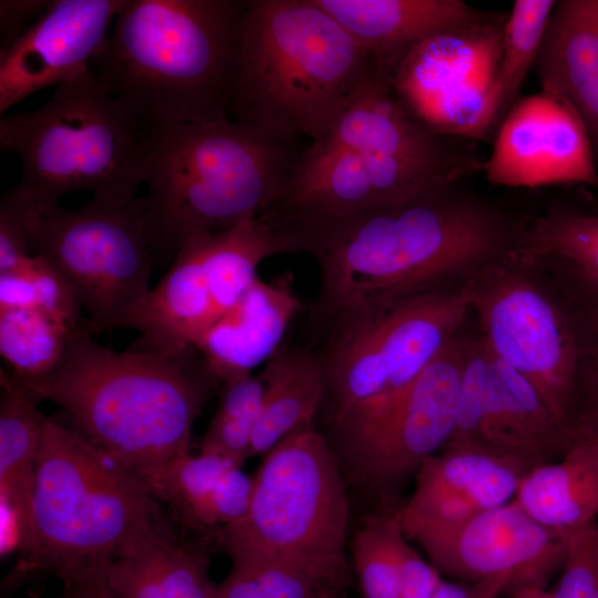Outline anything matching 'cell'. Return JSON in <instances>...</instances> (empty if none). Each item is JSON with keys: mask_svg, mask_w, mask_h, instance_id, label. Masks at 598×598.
I'll use <instances>...</instances> for the list:
<instances>
[{"mask_svg": "<svg viewBox=\"0 0 598 598\" xmlns=\"http://www.w3.org/2000/svg\"><path fill=\"white\" fill-rule=\"evenodd\" d=\"M247 0H126L93 60L151 128L228 118Z\"/></svg>", "mask_w": 598, "mask_h": 598, "instance_id": "3", "label": "cell"}, {"mask_svg": "<svg viewBox=\"0 0 598 598\" xmlns=\"http://www.w3.org/2000/svg\"><path fill=\"white\" fill-rule=\"evenodd\" d=\"M214 598H342L308 573L277 561L231 565Z\"/></svg>", "mask_w": 598, "mask_h": 598, "instance_id": "34", "label": "cell"}, {"mask_svg": "<svg viewBox=\"0 0 598 598\" xmlns=\"http://www.w3.org/2000/svg\"><path fill=\"white\" fill-rule=\"evenodd\" d=\"M14 378L33 400L62 408L75 431L142 484L189 454L194 422L216 384L193 347L115 351L82 324L50 371Z\"/></svg>", "mask_w": 598, "mask_h": 598, "instance_id": "2", "label": "cell"}, {"mask_svg": "<svg viewBox=\"0 0 598 598\" xmlns=\"http://www.w3.org/2000/svg\"><path fill=\"white\" fill-rule=\"evenodd\" d=\"M524 467L501 457L465 448H443L427 457L415 474V489L395 512L403 534L457 526L515 496Z\"/></svg>", "mask_w": 598, "mask_h": 598, "instance_id": "18", "label": "cell"}, {"mask_svg": "<svg viewBox=\"0 0 598 598\" xmlns=\"http://www.w3.org/2000/svg\"><path fill=\"white\" fill-rule=\"evenodd\" d=\"M126 0H51L48 9L0 51V113L90 68Z\"/></svg>", "mask_w": 598, "mask_h": 598, "instance_id": "17", "label": "cell"}, {"mask_svg": "<svg viewBox=\"0 0 598 598\" xmlns=\"http://www.w3.org/2000/svg\"><path fill=\"white\" fill-rule=\"evenodd\" d=\"M518 252L563 259L598 281V215L551 208L526 226Z\"/></svg>", "mask_w": 598, "mask_h": 598, "instance_id": "31", "label": "cell"}, {"mask_svg": "<svg viewBox=\"0 0 598 598\" xmlns=\"http://www.w3.org/2000/svg\"><path fill=\"white\" fill-rule=\"evenodd\" d=\"M432 565L458 581L511 576L509 592L544 587L563 567L564 530L533 519L514 499L448 528L416 534Z\"/></svg>", "mask_w": 598, "mask_h": 598, "instance_id": "15", "label": "cell"}, {"mask_svg": "<svg viewBox=\"0 0 598 598\" xmlns=\"http://www.w3.org/2000/svg\"><path fill=\"white\" fill-rule=\"evenodd\" d=\"M32 308L81 326L82 309L68 280L47 259L32 254L14 268L0 272V310Z\"/></svg>", "mask_w": 598, "mask_h": 598, "instance_id": "32", "label": "cell"}, {"mask_svg": "<svg viewBox=\"0 0 598 598\" xmlns=\"http://www.w3.org/2000/svg\"><path fill=\"white\" fill-rule=\"evenodd\" d=\"M487 359L488 348L484 339L468 347L460 386L456 422L443 448L475 451L482 416Z\"/></svg>", "mask_w": 598, "mask_h": 598, "instance_id": "36", "label": "cell"}, {"mask_svg": "<svg viewBox=\"0 0 598 598\" xmlns=\"http://www.w3.org/2000/svg\"><path fill=\"white\" fill-rule=\"evenodd\" d=\"M117 598H214L209 556L198 543L181 538L163 515L106 570Z\"/></svg>", "mask_w": 598, "mask_h": 598, "instance_id": "25", "label": "cell"}, {"mask_svg": "<svg viewBox=\"0 0 598 598\" xmlns=\"http://www.w3.org/2000/svg\"><path fill=\"white\" fill-rule=\"evenodd\" d=\"M555 0H515L503 30L501 62L489 93L488 123L494 138L503 120L520 99V87L535 66Z\"/></svg>", "mask_w": 598, "mask_h": 598, "instance_id": "29", "label": "cell"}, {"mask_svg": "<svg viewBox=\"0 0 598 598\" xmlns=\"http://www.w3.org/2000/svg\"><path fill=\"white\" fill-rule=\"evenodd\" d=\"M460 179L393 206L292 229L315 256L320 308L336 322L517 251L526 224Z\"/></svg>", "mask_w": 598, "mask_h": 598, "instance_id": "1", "label": "cell"}, {"mask_svg": "<svg viewBox=\"0 0 598 598\" xmlns=\"http://www.w3.org/2000/svg\"><path fill=\"white\" fill-rule=\"evenodd\" d=\"M260 377L265 392L249 457L264 455L290 434L313 425L327 389L323 363L300 349L279 348Z\"/></svg>", "mask_w": 598, "mask_h": 598, "instance_id": "27", "label": "cell"}, {"mask_svg": "<svg viewBox=\"0 0 598 598\" xmlns=\"http://www.w3.org/2000/svg\"><path fill=\"white\" fill-rule=\"evenodd\" d=\"M34 213L9 193L0 200V272L10 270L32 256L31 224Z\"/></svg>", "mask_w": 598, "mask_h": 598, "instance_id": "37", "label": "cell"}, {"mask_svg": "<svg viewBox=\"0 0 598 598\" xmlns=\"http://www.w3.org/2000/svg\"><path fill=\"white\" fill-rule=\"evenodd\" d=\"M359 42L374 66L391 76L421 42L485 24L502 14L462 0H315Z\"/></svg>", "mask_w": 598, "mask_h": 598, "instance_id": "19", "label": "cell"}, {"mask_svg": "<svg viewBox=\"0 0 598 598\" xmlns=\"http://www.w3.org/2000/svg\"><path fill=\"white\" fill-rule=\"evenodd\" d=\"M299 308L289 277L258 278L195 347L215 382L225 385L246 378L267 362Z\"/></svg>", "mask_w": 598, "mask_h": 598, "instance_id": "21", "label": "cell"}, {"mask_svg": "<svg viewBox=\"0 0 598 598\" xmlns=\"http://www.w3.org/2000/svg\"><path fill=\"white\" fill-rule=\"evenodd\" d=\"M452 181L432 167L310 143L271 209L287 227H302L393 206Z\"/></svg>", "mask_w": 598, "mask_h": 598, "instance_id": "13", "label": "cell"}, {"mask_svg": "<svg viewBox=\"0 0 598 598\" xmlns=\"http://www.w3.org/2000/svg\"><path fill=\"white\" fill-rule=\"evenodd\" d=\"M534 68L542 90L581 118L598 168V0L556 2Z\"/></svg>", "mask_w": 598, "mask_h": 598, "instance_id": "23", "label": "cell"}, {"mask_svg": "<svg viewBox=\"0 0 598 598\" xmlns=\"http://www.w3.org/2000/svg\"><path fill=\"white\" fill-rule=\"evenodd\" d=\"M468 290L492 353L530 383L575 442L576 348L563 317L537 288L519 278L505 277L485 289Z\"/></svg>", "mask_w": 598, "mask_h": 598, "instance_id": "12", "label": "cell"}, {"mask_svg": "<svg viewBox=\"0 0 598 598\" xmlns=\"http://www.w3.org/2000/svg\"><path fill=\"white\" fill-rule=\"evenodd\" d=\"M400 598H432L443 579L409 544L401 530L395 540Z\"/></svg>", "mask_w": 598, "mask_h": 598, "instance_id": "38", "label": "cell"}, {"mask_svg": "<svg viewBox=\"0 0 598 598\" xmlns=\"http://www.w3.org/2000/svg\"><path fill=\"white\" fill-rule=\"evenodd\" d=\"M574 443L556 424L530 383L488 348L475 451L530 472L560 460Z\"/></svg>", "mask_w": 598, "mask_h": 598, "instance_id": "20", "label": "cell"}, {"mask_svg": "<svg viewBox=\"0 0 598 598\" xmlns=\"http://www.w3.org/2000/svg\"><path fill=\"white\" fill-rule=\"evenodd\" d=\"M64 598H117L111 588L106 571L65 586Z\"/></svg>", "mask_w": 598, "mask_h": 598, "instance_id": "41", "label": "cell"}, {"mask_svg": "<svg viewBox=\"0 0 598 598\" xmlns=\"http://www.w3.org/2000/svg\"><path fill=\"white\" fill-rule=\"evenodd\" d=\"M301 152L235 120L152 128L143 183L154 256L174 259L188 237L223 233L271 209Z\"/></svg>", "mask_w": 598, "mask_h": 598, "instance_id": "5", "label": "cell"}, {"mask_svg": "<svg viewBox=\"0 0 598 598\" xmlns=\"http://www.w3.org/2000/svg\"><path fill=\"white\" fill-rule=\"evenodd\" d=\"M151 128L90 66L56 86L41 107L0 118V151L21 159L8 192L40 215L72 192L126 202L144 182Z\"/></svg>", "mask_w": 598, "mask_h": 598, "instance_id": "7", "label": "cell"}, {"mask_svg": "<svg viewBox=\"0 0 598 598\" xmlns=\"http://www.w3.org/2000/svg\"><path fill=\"white\" fill-rule=\"evenodd\" d=\"M373 68L315 0H247L229 114L286 143H311Z\"/></svg>", "mask_w": 598, "mask_h": 598, "instance_id": "4", "label": "cell"}, {"mask_svg": "<svg viewBox=\"0 0 598 598\" xmlns=\"http://www.w3.org/2000/svg\"><path fill=\"white\" fill-rule=\"evenodd\" d=\"M512 598H554V596L544 587H525L514 591Z\"/></svg>", "mask_w": 598, "mask_h": 598, "instance_id": "43", "label": "cell"}, {"mask_svg": "<svg viewBox=\"0 0 598 598\" xmlns=\"http://www.w3.org/2000/svg\"><path fill=\"white\" fill-rule=\"evenodd\" d=\"M468 288L433 289L337 322L324 365L339 455H358L420 372L455 337Z\"/></svg>", "mask_w": 598, "mask_h": 598, "instance_id": "9", "label": "cell"}, {"mask_svg": "<svg viewBox=\"0 0 598 598\" xmlns=\"http://www.w3.org/2000/svg\"><path fill=\"white\" fill-rule=\"evenodd\" d=\"M80 327L40 309L0 310L1 357L19 379L44 374L62 358Z\"/></svg>", "mask_w": 598, "mask_h": 598, "instance_id": "30", "label": "cell"}, {"mask_svg": "<svg viewBox=\"0 0 598 598\" xmlns=\"http://www.w3.org/2000/svg\"><path fill=\"white\" fill-rule=\"evenodd\" d=\"M349 513L338 456L311 425L264 454L248 509L213 538L231 565L287 564L342 595L350 584Z\"/></svg>", "mask_w": 598, "mask_h": 598, "instance_id": "8", "label": "cell"}, {"mask_svg": "<svg viewBox=\"0 0 598 598\" xmlns=\"http://www.w3.org/2000/svg\"><path fill=\"white\" fill-rule=\"evenodd\" d=\"M580 431H587L598 437V403H594L581 417Z\"/></svg>", "mask_w": 598, "mask_h": 598, "instance_id": "42", "label": "cell"}, {"mask_svg": "<svg viewBox=\"0 0 598 598\" xmlns=\"http://www.w3.org/2000/svg\"><path fill=\"white\" fill-rule=\"evenodd\" d=\"M207 234L188 237L155 288L116 324L142 334L143 349L195 348L216 313L204 268Z\"/></svg>", "mask_w": 598, "mask_h": 598, "instance_id": "22", "label": "cell"}, {"mask_svg": "<svg viewBox=\"0 0 598 598\" xmlns=\"http://www.w3.org/2000/svg\"><path fill=\"white\" fill-rule=\"evenodd\" d=\"M51 0L0 1V51L10 47L50 6Z\"/></svg>", "mask_w": 598, "mask_h": 598, "instance_id": "39", "label": "cell"}, {"mask_svg": "<svg viewBox=\"0 0 598 598\" xmlns=\"http://www.w3.org/2000/svg\"><path fill=\"white\" fill-rule=\"evenodd\" d=\"M402 530L395 512L367 516L351 550L364 598H400L395 540Z\"/></svg>", "mask_w": 598, "mask_h": 598, "instance_id": "33", "label": "cell"}, {"mask_svg": "<svg viewBox=\"0 0 598 598\" xmlns=\"http://www.w3.org/2000/svg\"><path fill=\"white\" fill-rule=\"evenodd\" d=\"M533 519L556 530L595 522L598 516V437L579 439L557 462L532 470L513 498Z\"/></svg>", "mask_w": 598, "mask_h": 598, "instance_id": "26", "label": "cell"}, {"mask_svg": "<svg viewBox=\"0 0 598 598\" xmlns=\"http://www.w3.org/2000/svg\"><path fill=\"white\" fill-rule=\"evenodd\" d=\"M1 553L33 542L35 460L45 417L11 372L0 370Z\"/></svg>", "mask_w": 598, "mask_h": 598, "instance_id": "24", "label": "cell"}, {"mask_svg": "<svg viewBox=\"0 0 598 598\" xmlns=\"http://www.w3.org/2000/svg\"><path fill=\"white\" fill-rule=\"evenodd\" d=\"M594 598H598V589H597V591H596Z\"/></svg>", "mask_w": 598, "mask_h": 598, "instance_id": "45", "label": "cell"}, {"mask_svg": "<svg viewBox=\"0 0 598 598\" xmlns=\"http://www.w3.org/2000/svg\"><path fill=\"white\" fill-rule=\"evenodd\" d=\"M163 515L135 476L47 416L35 460L33 542L9 585L52 575L65 587L106 571Z\"/></svg>", "mask_w": 598, "mask_h": 598, "instance_id": "6", "label": "cell"}, {"mask_svg": "<svg viewBox=\"0 0 598 598\" xmlns=\"http://www.w3.org/2000/svg\"><path fill=\"white\" fill-rule=\"evenodd\" d=\"M594 403H598V380L595 388V402Z\"/></svg>", "mask_w": 598, "mask_h": 598, "instance_id": "44", "label": "cell"}, {"mask_svg": "<svg viewBox=\"0 0 598 598\" xmlns=\"http://www.w3.org/2000/svg\"><path fill=\"white\" fill-rule=\"evenodd\" d=\"M566 553L554 598H594L598 589V523L564 530Z\"/></svg>", "mask_w": 598, "mask_h": 598, "instance_id": "35", "label": "cell"}, {"mask_svg": "<svg viewBox=\"0 0 598 598\" xmlns=\"http://www.w3.org/2000/svg\"><path fill=\"white\" fill-rule=\"evenodd\" d=\"M30 247L68 280L90 333L116 328L148 293L154 254L145 198H92L66 209L34 215Z\"/></svg>", "mask_w": 598, "mask_h": 598, "instance_id": "10", "label": "cell"}, {"mask_svg": "<svg viewBox=\"0 0 598 598\" xmlns=\"http://www.w3.org/2000/svg\"><path fill=\"white\" fill-rule=\"evenodd\" d=\"M483 173L495 186H598L588 132L563 99L540 90L520 97L493 138Z\"/></svg>", "mask_w": 598, "mask_h": 598, "instance_id": "16", "label": "cell"}, {"mask_svg": "<svg viewBox=\"0 0 598 598\" xmlns=\"http://www.w3.org/2000/svg\"><path fill=\"white\" fill-rule=\"evenodd\" d=\"M282 252H292L291 243L271 212L206 235L204 268L216 320L256 282L260 262Z\"/></svg>", "mask_w": 598, "mask_h": 598, "instance_id": "28", "label": "cell"}, {"mask_svg": "<svg viewBox=\"0 0 598 598\" xmlns=\"http://www.w3.org/2000/svg\"><path fill=\"white\" fill-rule=\"evenodd\" d=\"M506 17L437 34L409 52L391 83L415 120L439 133L476 142L491 137L488 100Z\"/></svg>", "mask_w": 598, "mask_h": 598, "instance_id": "11", "label": "cell"}, {"mask_svg": "<svg viewBox=\"0 0 598 598\" xmlns=\"http://www.w3.org/2000/svg\"><path fill=\"white\" fill-rule=\"evenodd\" d=\"M511 586V576L473 582L443 580L432 598H497L503 592H509Z\"/></svg>", "mask_w": 598, "mask_h": 598, "instance_id": "40", "label": "cell"}, {"mask_svg": "<svg viewBox=\"0 0 598 598\" xmlns=\"http://www.w3.org/2000/svg\"><path fill=\"white\" fill-rule=\"evenodd\" d=\"M467 351L456 337L442 349L411 382L348 474L391 499L444 447L456 422Z\"/></svg>", "mask_w": 598, "mask_h": 598, "instance_id": "14", "label": "cell"}]
</instances>
